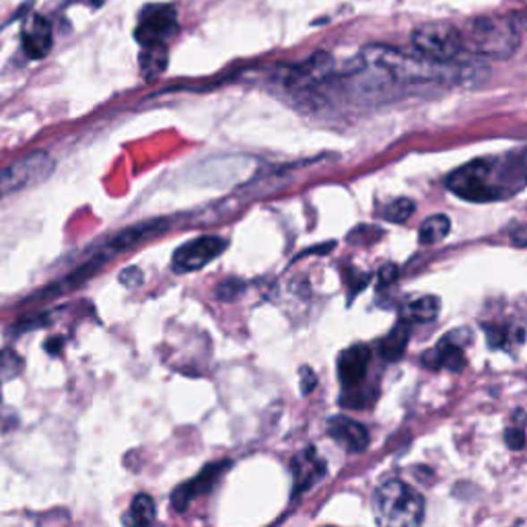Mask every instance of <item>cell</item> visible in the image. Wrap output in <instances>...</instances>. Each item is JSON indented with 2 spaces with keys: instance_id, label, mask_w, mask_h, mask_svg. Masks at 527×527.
<instances>
[{
  "instance_id": "obj_28",
  "label": "cell",
  "mask_w": 527,
  "mask_h": 527,
  "mask_svg": "<svg viewBox=\"0 0 527 527\" xmlns=\"http://www.w3.org/2000/svg\"><path fill=\"white\" fill-rule=\"evenodd\" d=\"M120 283L124 286H128V289H134V286H139L142 283V272L139 268H134V266H132V268L122 270Z\"/></svg>"
},
{
  "instance_id": "obj_24",
  "label": "cell",
  "mask_w": 527,
  "mask_h": 527,
  "mask_svg": "<svg viewBox=\"0 0 527 527\" xmlns=\"http://www.w3.org/2000/svg\"><path fill=\"white\" fill-rule=\"evenodd\" d=\"M242 291H243V283H242V280H239V278H229V280H225V283L221 286H218L217 295H218V299H223V301H233Z\"/></svg>"
},
{
  "instance_id": "obj_8",
  "label": "cell",
  "mask_w": 527,
  "mask_h": 527,
  "mask_svg": "<svg viewBox=\"0 0 527 527\" xmlns=\"http://www.w3.org/2000/svg\"><path fill=\"white\" fill-rule=\"evenodd\" d=\"M229 468L231 460H218L215 463H208L207 468L198 472L194 478H190L188 482L177 486L174 495H171V506H174L175 511H186V506L191 501H196V498L202 495H208L217 486L218 478H221Z\"/></svg>"
},
{
  "instance_id": "obj_26",
  "label": "cell",
  "mask_w": 527,
  "mask_h": 527,
  "mask_svg": "<svg viewBox=\"0 0 527 527\" xmlns=\"http://www.w3.org/2000/svg\"><path fill=\"white\" fill-rule=\"evenodd\" d=\"M299 375H301V394L303 395L311 394L318 386V375L313 373V369H310V367H301Z\"/></svg>"
},
{
  "instance_id": "obj_6",
  "label": "cell",
  "mask_w": 527,
  "mask_h": 527,
  "mask_svg": "<svg viewBox=\"0 0 527 527\" xmlns=\"http://www.w3.org/2000/svg\"><path fill=\"white\" fill-rule=\"evenodd\" d=\"M177 33V13L171 4H147L139 15L134 36L140 47L167 44Z\"/></svg>"
},
{
  "instance_id": "obj_7",
  "label": "cell",
  "mask_w": 527,
  "mask_h": 527,
  "mask_svg": "<svg viewBox=\"0 0 527 527\" xmlns=\"http://www.w3.org/2000/svg\"><path fill=\"white\" fill-rule=\"evenodd\" d=\"M225 250H227V242H225L223 237L202 235L194 239V242L180 245V248L174 251V258H171V268H174L177 275L196 272L204 268L207 264H210L212 259H217Z\"/></svg>"
},
{
  "instance_id": "obj_22",
  "label": "cell",
  "mask_w": 527,
  "mask_h": 527,
  "mask_svg": "<svg viewBox=\"0 0 527 527\" xmlns=\"http://www.w3.org/2000/svg\"><path fill=\"white\" fill-rule=\"evenodd\" d=\"M21 371V359L13 351L0 353V379H11Z\"/></svg>"
},
{
  "instance_id": "obj_14",
  "label": "cell",
  "mask_w": 527,
  "mask_h": 527,
  "mask_svg": "<svg viewBox=\"0 0 527 527\" xmlns=\"http://www.w3.org/2000/svg\"><path fill=\"white\" fill-rule=\"evenodd\" d=\"M327 435L336 443H340L346 451H351V454H361V451H365L369 439H371L369 430L362 427L361 422L348 419L344 414L332 416V419L327 421Z\"/></svg>"
},
{
  "instance_id": "obj_12",
  "label": "cell",
  "mask_w": 527,
  "mask_h": 527,
  "mask_svg": "<svg viewBox=\"0 0 527 527\" xmlns=\"http://www.w3.org/2000/svg\"><path fill=\"white\" fill-rule=\"evenodd\" d=\"M291 470H293V478H295L293 492H295V495H301V492L310 490L319 478L326 476L327 465L324 457L318 455L316 447H307L293 457Z\"/></svg>"
},
{
  "instance_id": "obj_25",
  "label": "cell",
  "mask_w": 527,
  "mask_h": 527,
  "mask_svg": "<svg viewBox=\"0 0 527 527\" xmlns=\"http://www.w3.org/2000/svg\"><path fill=\"white\" fill-rule=\"evenodd\" d=\"M505 443H506V447L513 449V451L523 449L525 447V433H523L522 429H517V427L506 429L505 430Z\"/></svg>"
},
{
  "instance_id": "obj_17",
  "label": "cell",
  "mask_w": 527,
  "mask_h": 527,
  "mask_svg": "<svg viewBox=\"0 0 527 527\" xmlns=\"http://www.w3.org/2000/svg\"><path fill=\"white\" fill-rule=\"evenodd\" d=\"M441 301L433 295H424L414 301H410L408 305H404L402 310V321L406 324H429L437 316H439Z\"/></svg>"
},
{
  "instance_id": "obj_18",
  "label": "cell",
  "mask_w": 527,
  "mask_h": 527,
  "mask_svg": "<svg viewBox=\"0 0 527 527\" xmlns=\"http://www.w3.org/2000/svg\"><path fill=\"white\" fill-rule=\"evenodd\" d=\"M410 342V324L400 319V324L379 342V357L387 362H395L404 357Z\"/></svg>"
},
{
  "instance_id": "obj_19",
  "label": "cell",
  "mask_w": 527,
  "mask_h": 527,
  "mask_svg": "<svg viewBox=\"0 0 527 527\" xmlns=\"http://www.w3.org/2000/svg\"><path fill=\"white\" fill-rule=\"evenodd\" d=\"M451 231V221L449 217L445 215H433L429 218H424L421 229H419V239L422 245H429V243H437L441 242L449 235Z\"/></svg>"
},
{
  "instance_id": "obj_23",
  "label": "cell",
  "mask_w": 527,
  "mask_h": 527,
  "mask_svg": "<svg viewBox=\"0 0 527 527\" xmlns=\"http://www.w3.org/2000/svg\"><path fill=\"white\" fill-rule=\"evenodd\" d=\"M484 330H486V338H489L490 348H505L506 344H509L511 334H509V330H505V327L484 326Z\"/></svg>"
},
{
  "instance_id": "obj_30",
  "label": "cell",
  "mask_w": 527,
  "mask_h": 527,
  "mask_svg": "<svg viewBox=\"0 0 527 527\" xmlns=\"http://www.w3.org/2000/svg\"><path fill=\"white\" fill-rule=\"evenodd\" d=\"M63 344H64L63 338H50L46 340V351L50 354H58L60 351H63Z\"/></svg>"
},
{
  "instance_id": "obj_31",
  "label": "cell",
  "mask_w": 527,
  "mask_h": 527,
  "mask_svg": "<svg viewBox=\"0 0 527 527\" xmlns=\"http://www.w3.org/2000/svg\"><path fill=\"white\" fill-rule=\"evenodd\" d=\"M326 527H332V525H326Z\"/></svg>"
},
{
  "instance_id": "obj_13",
  "label": "cell",
  "mask_w": 527,
  "mask_h": 527,
  "mask_svg": "<svg viewBox=\"0 0 527 527\" xmlns=\"http://www.w3.org/2000/svg\"><path fill=\"white\" fill-rule=\"evenodd\" d=\"M21 42H23V50L27 52V56L33 60L46 58L47 54H50L52 44H54V33H52L50 21L42 15H31L23 23Z\"/></svg>"
},
{
  "instance_id": "obj_5",
  "label": "cell",
  "mask_w": 527,
  "mask_h": 527,
  "mask_svg": "<svg viewBox=\"0 0 527 527\" xmlns=\"http://www.w3.org/2000/svg\"><path fill=\"white\" fill-rule=\"evenodd\" d=\"M56 163L46 150H31L21 159L13 161L9 167L0 171V198L13 196L17 191L38 186L52 175Z\"/></svg>"
},
{
  "instance_id": "obj_21",
  "label": "cell",
  "mask_w": 527,
  "mask_h": 527,
  "mask_svg": "<svg viewBox=\"0 0 527 527\" xmlns=\"http://www.w3.org/2000/svg\"><path fill=\"white\" fill-rule=\"evenodd\" d=\"M414 215V202L410 198H398L383 212V218L389 223H406Z\"/></svg>"
},
{
  "instance_id": "obj_29",
  "label": "cell",
  "mask_w": 527,
  "mask_h": 527,
  "mask_svg": "<svg viewBox=\"0 0 527 527\" xmlns=\"http://www.w3.org/2000/svg\"><path fill=\"white\" fill-rule=\"evenodd\" d=\"M511 245H515V248H527V225H519L511 231Z\"/></svg>"
},
{
  "instance_id": "obj_15",
  "label": "cell",
  "mask_w": 527,
  "mask_h": 527,
  "mask_svg": "<svg viewBox=\"0 0 527 527\" xmlns=\"http://www.w3.org/2000/svg\"><path fill=\"white\" fill-rule=\"evenodd\" d=\"M457 332L445 336L433 351L422 354V365L429 369H447V371H462L465 367L463 344L455 338Z\"/></svg>"
},
{
  "instance_id": "obj_4",
  "label": "cell",
  "mask_w": 527,
  "mask_h": 527,
  "mask_svg": "<svg viewBox=\"0 0 527 527\" xmlns=\"http://www.w3.org/2000/svg\"><path fill=\"white\" fill-rule=\"evenodd\" d=\"M412 46L419 56L430 63H455L465 50L463 36L451 23H424L412 31Z\"/></svg>"
},
{
  "instance_id": "obj_11",
  "label": "cell",
  "mask_w": 527,
  "mask_h": 527,
  "mask_svg": "<svg viewBox=\"0 0 527 527\" xmlns=\"http://www.w3.org/2000/svg\"><path fill=\"white\" fill-rule=\"evenodd\" d=\"M332 68H334V60L330 54L319 52L310 60H305L303 64L293 68L289 77H286V85L295 89V91H305V89L318 87L319 83H324V81L330 77Z\"/></svg>"
},
{
  "instance_id": "obj_9",
  "label": "cell",
  "mask_w": 527,
  "mask_h": 527,
  "mask_svg": "<svg viewBox=\"0 0 527 527\" xmlns=\"http://www.w3.org/2000/svg\"><path fill=\"white\" fill-rule=\"evenodd\" d=\"M369 362H371V348L367 344H354L340 354L338 379L344 387V394L361 392V386L369 371Z\"/></svg>"
},
{
  "instance_id": "obj_3",
  "label": "cell",
  "mask_w": 527,
  "mask_h": 527,
  "mask_svg": "<svg viewBox=\"0 0 527 527\" xmlns=\"http://www.w3.org/2000/svg\"><path fill=\"white\" fill-rule=\"evenodd\" d=\"M463 44L478 56L506 60L515 56L522 46V36H519L517 23H513L511 19L486 15L472 19L465 30Z\"/></svg>"
},
{
  "instance_id": "obj_16",
  "label": "cell",
  "mask_w": 527,
  "mask_h": 527,
  "mask_svg": "<svg viewBox=\"0 0 527 527\" xmlns=\"http://www.w3.org/2000/svg\"><path fill=\"white\" fill-rule=\"evenodd\" d=\"M169 64V47L167 44H150V46H142L140 50V58H139V66L142 72V79L147 83H153L166 72V68Z\"/></svg>"
},
{
  "instance_id": "obj_1",
  "label": "cell",
  "mask_w": 527,
  "mask_h": 527,
  "mask_svg": "<svg viewBox=\"0 0 527 527\" xmlns=\"http://www.w3.org/2000/svg\"><path fill=\"white\" fill-rule=\"evenodd\" d=\"M527 186V147L505 157H480L447 177V188L468 202L505 200Z\"/></svg>"
},
{
  "instance_id": "obj_20",
  "label": "cell",
  "mask_w": 527,
  "mask_h": 527,
  "mask_svg": "<svg viewBox=\"0 0 527 527\" xmlns=\"http://www.w3.org/2000/svg\"><path fill=\"white\" fill-rule=\"evenodd\" d=\"M130 515H132L136 527H150L157 515L155 501L149 495H136L132 506H130Z\"/></svg>"
},
{
  "instance_id": "obj_10",
  "label": "cell",
  "mask_w": 527,
  "mask_h": 527,
  "mask_svg": "<svg viewBox=\"0 0 527 527\" xmlns=\"http://www.w3.org/2000/svg\"><path fill=\"white\" fill-rule=\"evenodd\" d=\"M169 225L171 223H167L166 218H155V221L132 225V227H128L124 231H120L118 235H114L101 250L109 253L112 258H115V253L132 250V248H136V245L150 242V239L163 235V233L169 229Z\"/></svg>"
},
{
  "instance_id": "obj_27",
  "label": "cell",
  "mask_w": 527,
  "mask_h": 527,
  "mask_svg": "<svg viewBox=\"0 0 527 527\" xmlns=\"http://www.w3.org/2000/svg\"><path fill=\"white\" fill-rule=\"evenodd\" d=\"M400 270L395 264H386L383 268L379 270V289H386L392 283H395V278H398Z\"/></svg>"
},
{
  "instance_id": "obj_2",
  "label": "cell",
  "mask_w": 527,
  "mask_h": 527,
  "mask_svg": "<svg viewBox=\"0 0 527 527\" xmlns=\"http://www.w3.org/2000/svg\"><path fill=\"white\" fill-rule=\"evenodd\" d=\"M373 511L379 527H421L424 498L406 482L387 480L375 490Z\"/></svg>"
}]
</instances>
